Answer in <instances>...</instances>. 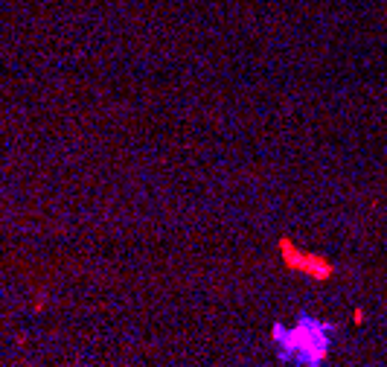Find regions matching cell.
I'll use <instances>...</instances> for the list:
<instances>
[{"label":"cell","instance_id":"7a4b0ae2","mask_svg":"<svg viewBox=\"0 0 387 367\" xmlns=\"http://www.w3.org/2000/svg\"><path fill=\"white\" fill-rule=\"evenodd\" d=\"M282 254H285V262L291 265V268H297V271H306V274H312L315 280H329L332 277V262H326L323 257H312V254H297L294 248H291V242H282Z\"/></svg>","mask_w":387,"mask_h":367},{"label":"cell","instance_id":"6da1fadb","mask_svg":"<svg viewBox=\"0 0 387 367\" xmlns=\"http://www.w3.org/2000/svg\"><path fill=\"white\" fill-rule=\"evenodd\" d=\"M335 329L338 326L329 321H321L315 315H300L291 326L277 321L271 326V341L277 344L280 362L297 367H323L332 350Z\"/></svg>","mask_w":387,"mask_h":367}]
</instances>
